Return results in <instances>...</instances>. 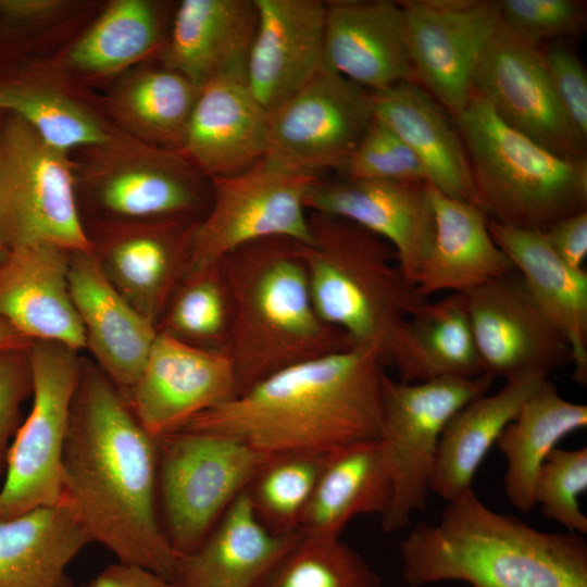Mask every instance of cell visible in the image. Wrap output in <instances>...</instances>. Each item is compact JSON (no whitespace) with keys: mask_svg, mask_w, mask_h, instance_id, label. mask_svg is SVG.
I'll list each match as a JSON object with an SVG mask.
<instances>
[{"mask_svg":"<svg viewBox=\"0 0 587 587\" xmlns=\"http://www.w3.org/2000/svg\"><path fill=\"white\" fill-rule=\"evenodd\" d=\"M159 438L102 373L83 371L62 459L64 500L118 562L171 582L178 555L158 511Z\"/></svg>","mask_w":587,"mask_h":587,"instance_id":"cell-1","label":"cell"},{"mask_svg":"<svg viewBox=\"0 0 587 587\" xmlns=\"http://www.w3.org/2000/svg\"><path fill=\"white\" fill-rule=\"evenodd\" d=\"M386 363L353 346L282 369L182 429L237 437L265 454H327L378 439ZM180 430V429H179Z\"/></svg>","mask_w":587,"mask_h":587,"instance_id":"cell-2","label":"cell"},{"mask_svg":"<svg viewBox=\"0 0 587 587\" xmlns=\"http://www.w3.org/2000/svg\"><path fill=\"white\" fill-rule=\"evenodd\" d=\"M400 554L409 587H587L583 535L541 532L491 510L473 489L448 501L437 523L413 527Z\"/></svg>","mask_w":587,"mask_h":587,"instance_id":"cell-3","label":"cell"},{"mask_svg":"<svg viewBox=\"0 0 587 587\" xmlns=\"http://www.w3.org/2000/svg\"><path fill=\"white\" fill-rule=\"evenodd\" d=\"M304 259L314 305L354 346L375 348L399 380L430 378L410 325L427 301L389 243L339 217L309 212Z\"/></svg>","mask_w":587,"mask_h":587,"instance_id":"cell-4","label":"cell"},{"mask_svg":"<svg viewBox=\"0 0 587 587\" xmlns=\"http://www.w3.org/2000/svg\"><path fill=\"white\" fill-rule=\"evenodd\" d=\"M218 265L230 301L226 353L238 395L282 369L354 346L314 305L304 245L265 238L230 251Z\"/></svg>","mask_w":587,"mask_h":587,"instance_id":"cell-5","label":"cell"},{"mask_svg":"<svg viewBox=\"0 0 587 587\" xmlns=\"http://www.w3.org/2000/svg\"><path fill=\"white\" fill-rule=\"evenodd\" d=\"M451 117L466 150L476 205L488 220L546 232L587 211V159L561 157L511 128L476 92Z\"/></svg>","mask_w":587,"mask_h":587,"instance_id":"cell-6","label":"cell"},{"mask_svg":"<svg viewBox=\"0 0 587 587\" xmlns=\"http://www.w3.org/2000/svg\"><path fill=\"white\" fill-rule=\"evenodd\" d=\"M268 457L224 434L180 429L159 438L163 529L178 557L202 542Z\"/></svg>","mask_w":587,"mask_h":587,"instance_id":"cell-7","label":"cell"},{"mask_svg":"<svg viewBox=\"0 0 587 587\" xmlns=\"http://www.w3.org/2000/svg\"><path fill=\"white\" fill-rule=\"evenodd\" d=\"M0 121V240L12 247L47 242L92 251L77 209L73 165L21 117Z\"/></svg>","mask_w":587,"mask_h":587,"instance_id":"cell-8","label":"cell"},{"mask_svg":"<svg viewBox=\"0 0 587 587\" xmlns=\"http://www.w3.org/2000/svg\"><path fill=\"white\" fill-rule=\"evenodd\" d=\"M492 378L438 376L417 383H383L379 441L392 477V498L380 516L382 529H403L413 513L423 511L440 436L450 419L466 403L488 392Z\"/></svg>","mask_w":587,"mask_h":587,"instance_id":"cell-9","label":"cell"},{"mask_svg":"<svg viewBox=\"0 0 587 587\" xmlns=\"http://www.w3.org/2000/svg\"><path fill=\"white\" fill-rule=\"evenodd\" d=\"M73 349L29 347L32 410L10 444L0 488V522L62 501V459L82 367Z\"/></svg>","mask_w":587,"mask_h":587,"instance_id":"cell-10","label":"cell"},{"mask_svg":"<svg viewBox=\"0 0 587 587\" xmlns=\"http://www.w3.org/2000/svg\"><path fill=\"white\" fill-rule=\"evenodd\" d=\"M320 177L263 158L240 173L211 179L210 204L192 236L189 271L216 265L230 251L265 238L310 245L305 197Z\"/></svg>","mask_w":587,"mask_h":587,"instance_id":"cell-11","label":"cell"},{"mask_svg":"<svg viewBox=\"0 0 587 587\" xmlns=\"http://www.w3.org/2000/svg\"><path fill=\"white\" fill-rule=\"evenodd\" d=\"M374 116L370 90L321 70L268 113L264 158L295 172L341 175Z\"/></svg>","mask_w":587,"mask_h":587,"instance_id":"cell-12","label":"cell"},{"mask_svg":"<svg viewBox=\"0 0 587 587\" xmlns=\"http://www.w3.org/2000/svg\"><path fill=\"white\" fill-rule=\"evenodd\" d=\"M415 82L452 116L473 93L477 63L500 27L496 0H401Z\"/></svg>","mask_w":587,"mask_h":587,"instance_id":"cell-13","label":"cell"},{"mask_svg":"<svg viewBox=\"0 0 587 587\" xmlns=\"http://www.w3.org/2000/svg\"><path fill=\"white\" fill-rule=\"evenodd\" d=\"M499 118L561 157L586 159V142L576 132L553 89L541 47L504 27L485 48L472 80Z\"/></svg>","mask_w":587,"mask_h":587,"instance_id":"cell-14","label":"cell"},{"mask_svg":"<svg viewBox=\"0 0 587 587\" xmlns=\"http://www.w3.org/2000/svg\"><path fill=\"white\" fill-rule=\"evenodd\" d=\"M236 396V376L225 351L159 330L138 379L127 391V403L141 426L160 438Z\"/></svg>","mask_w":587,"mask_h":587,"instance_id":"cell-15","label":"cell"},{"mask_svg":"<svg viewBox=\"0 0 587 587\" xmlns=\"http://www.w3.org/2000/svg\"><path fill=\"white\" fill-rule=\"evenodd\" d=\"M465 296L485 375L549 377L572 362L566 340L534 302L517 271Z\"/></svg>","mask_w":587,"mask_h":587,"instance_id":"cell-16","label":"cell"},{"mask_svg":"<svg viewBox=\"0 0 587 587\" xmlns=\"http://www.w3.org/2000/svg\"><path fill=\"white\" fill-rule=\"evenodd\" d=\"M305 205L309 212L349 221L385 240L415 284L434 236L428 183L320 177L310 187Z\"/></svg>","mask_w":587,"mask_h":587,"instance_id":"cell-17","label":"cell"},{"mask_svg":"<svg viewBox=\"0 0 587 587\" xmlns=\"http://www.w3.org/2000/svg\"><path fill=\"white\" fill-rule=\"evenodd\" d=\"M325 3L322 70L370 90L413 80L404 13L399 1Z\"/></svg>","mask_w":587,"mask_h":587,"instance_id":"cell-18","label":"cell"},{"mask_svg":"<svg viewBox=\"0 0 587 587\" xmlns=\"http://www.w3.org/2000/svg\"><path fill=\"white\" fill-rule=\"evenodd\" d=\"M258 20L246 84L271 113L321 70L325 3L320 0H254Z\"/></svg>","mask_w":587,"mask_h":587,"instance_id":"cell-19","label":"cell"},{"mask_svg":"<svg viewBox=\"0 0 587 587\" xmlns=\"http://www.w3.org/2000/svg\"><path fill=\"white\" fill-rule=\"evenodd\" d=\"M66 250L47 242L12 247L0 258V317L30 340L86 346L68 287Z\"/></svg>","mask_w":587,"mask_h":587,"instance_id":"cell-20","label":"cell"},{"mask_svg":"<svg viewBox=\"0 0 587 587\" xmlns=\"http://www.w3.org/2000/svg\"><path fill=\"white\" fill-rule=\"evenodd\" d=\"M68 287L86 346L112 384L127 392L159 330L118 292L92 251L72 252Z\"/></svg>","mask_w":587,"mask_h":587,"instance_id":"cell-21","label":"cell"},{"mask_svg":"<svg viewBox=\"0 0 587 587\" xmlns=\"http://www.w3.org/2000/svg\"><path fill=\"white\" fill-rule=\"evenodd\" d=\"M267 126L246 80L215 79L199 89L180 152L210 180L235 175L265 157Z\"/></svg>","mask_w":587,"mask_h":587,"instance_id":"cell-22","label":"cell"},{"mask_svg":"<svg viewBox=\"0 0 587 587\" xmlns=\"http://www.w3.org/2000/svg\"><path fill=\"white\" fill-rule=\"evenodd\" d=\"M257 20L254 0H184L162 49L163 65L199 89L215 79L246 80Z\"/></svg>","mask_w":587,"mask_h":587,"instance_id":"cell-23","label":"cell"},{"mask_svg":"<svg viewBox=\"0 0 587 587\" xmlns=\"http://www.w3.org/2000/svg\"><path fill=\"white\" fill-rule=\"evenodd\" d=\"M302 533L274 534L257 517L246 489L202 542L179 555L173 587H259Z\"/></svg>","mask_w":587,"mask_h":587,"instance_id":"cell-24","label":"cell"},{"mask_svg":"<svg viewBox=\"0 0 587 587\" xmlns=\"http://www.w3.org/2000/svg\"><path fill=\"white\" fill-rule=\"evenodd\" d=\"M497 246L521 275L539 310L566 340L574 365L573 379L587 383V272L563 262L545 233L488 220Z\"/></svg>","mask_w":587,"mask_h":587,"instance_id":"cell-25","label":"cell"},{"mask_svg":"<svg viewBox=\"0 0 587 587\" xmlns=\"http://www.w3.org/2000/svg\"><path fill=\"white\" fill-rule=\"evenodd\" d=\"M371 92L375 117L412 150L426 183L449 197L476 204L466 150L444 107L413 80Z\"/></svg>","mask_w":587,"mask_h":587,"instance_id":"cell-26","label":"cell"},{"mask_svg":"<svg viewBox=\"0 0 587 587\" xmlns=\"http://www.w3.org/2000/svg\"><path fill=\"white\" fill-rule=\"evenodd\" d=\"M430 200L434 236L415 279L422 296L465 294L516 271L494 241L488 217L480 208L432 186Z\"/></svg>","mask_w":587,"mask_h":587,"instance_id":"cell-27","label":"cell"},{"mask_svg":"<svg viewBox=\"0 0 587 587\" xmlns=\"http://www.w3.org/2000/svg\"><path fill=\"white\" fill-rule=\"evenodd\" d=\"M99 198L109 211L127 217L192 216L207 211L211 182L180 151L147 143L137 148L136 160L108 168Z\"/></svg>","mask_w":587,"mask_h":587,"instance_id":"cell-28","label":"cell"},{"mask_svg":"<svg viewBox=\"0 0 587 587\" xmlns=\"http://www.w3.org/2000/svg\"><path fill=\"white\" fill-rule=\"evenodd\" d=\"M191 217L157 220L118 237L101 263L118 292L153 323L189 271L192 236L201 216Z\"/></svg>","mask_w":587,"mask_h":587,"instance_id":"cell-29","label":"cell"},{"mask_svg":"<svg viewBox=\"0 0 587 587\" xmlns=\"http://www.w3.org/2000/svg\"><path fill=\"white\" fill-rule=\"evenodd\" d=\"M548 378L535 373L508 378L497 392L485 394L462 407L440 436L430 491L448 502L472 489L476 471L502 430Z\"/></svg>","mask_w":587,"mask_h":587,"instance_id":"cell-30","label":"cell"},{"mask_svg":"<svg viewBox=\"0 0 587 587\" xmlns=\"http://www.w3.org/2000/svg\"><path fill=\"white\" fill-rule=\"evenodd\" d=\"M392 477L379 439L327 454L300 523L305 535L340 537L357 516H382L392 498Z\"/></svg>","mask_w":587,"mask_h":587,"instance_id":"cell-31","label":"cell"},{"mask_svg":"<svg viewBox=\"0 0 587 587\" xmlns=\"http://www.w3.org/2000/svg\"><path fill=\"white\" fill-rule=\"evenodd\" d=\"M92 542L62 500L0 522V587H57L68 563Z\"/></svg>","mask_w":587,"mask_h":587,"instance_id":"cell-32","label":"cell"},{"mask_svg":"<svg viewBox=\"0 0 587 587\" xmlns=\"http://www.w3.org/2000/svg\"><path fill=\"white\" fill-rule=\"evenodd\" d=\"M587 426V407L563 398L549 378L524 402L496 445L507 461L503 489L509 502L528 513L535 508L536 475L566 436Z\"/></svg>","mask_w":587,"mask_h":587,"instance_id":"cell-33","label":"cell"},{"mask_svg":"<svg viewBox=\"0 0 587 587\" xmlns=\"http://www.w3.org/2000/svg\"><path fill=\"white\" fill-rule=\"evenodd\" d=\"M199 88L163 65L130 77L115 100L121 118L148 145L180 151Z\"/></svg>","mask_w":587,"mask_h":587,"instance_id":"cell-34","label":"cell"},{"mask_svg":"<svg viewBox=\"0 0 587 587\" xmlns=\"http://www.w3.org/2000/svg\"><path fill=\"white\" fill-rule=\"evenodd\" d=\"M163 18L146 0H115L74 43L68 60L95 74H111L142 59L163 39Z\"/></svg>","mask_w":587,"mask_h":587,"instance_id":"cell-35","label":"cell"},{"mask_svg":"<svg viewBox=\"0 0 587 587\" xmlns=\"http://www.w3.org/2000/svg\"><path fill=\"white\" fill-rule=\"evenodd\" d=\"M0 112L17 115L46 143L65 153L76 147H102L112 139L77 102L16 70L0 76Z\"/></svg>","mask_w":587,"mask_h":587,"instance_id":"cell-36","label":"cell"},{"mask_svg":"<svg viewBox=\"0 0 587 587\" xmlns=\"http://www.w3.org/2000/svg\"><path fill=\"white\" fill-rule=\"evenodd\" d=\"M327 454H272L261 465L246 492L254 514L268 530L278 535L300 532Z\"/></svg>","mask_w":587,"mask_h":587,"instance_id":"cell-37","label":"cell"},{"mask_svg":"<svg viewBox=\"0 0 587 587\" xmlns=\"http://www.w3.org/2000/svg\"><path fill=\"white\" fill-rule=\"evenodd\" d=\"M410 325L430 378L484 374L465 294L451 292L435 302L427 300L412 315Z\"/></svg>","mask_w":587,"mask_h":587,"instance_id":"cell-38","label":"cell"},{"mask_svg":"<svg viewBox=\"0 0 587 587\" xmlns=\"http://www.w3.org/2000/svg\"><path fill=\"white\" fill-rule=\"evenodd\" d=\"M379 573L340 537L302 534L259 587H383Z\"/></svg>","mask_w":587,"mask_h":587,"instance_id":"cell-39","label":"cell"},{"mask_svg":"<svg viewBox=\"0 0 587 587\" xmlns=\"http://www.w3.org/2000/svg\"><path fill=\"white\" fill-rule=\"evenodd\" d=\"M180 284L166 307L162 332L226 352L232 310L220 265L190 270Z\"/></svg>","mask_w":587,"mask_h":587,"instance_id":"cell-40","label":"cell"},{"mask_svg":"<svg viewBox=\"0 0 587 587\" xmlns=\"http://www.w3.org/2000/svg\"><path fill=\"white\" fill-rule=\"evenodd\" d=\"M587 489V448L553 449L535 479L534 500L541 513L569 533L587 534L579 496Z\"/></svg>","mask_w":587,"mask_h":587,"instance_id":"cell-41","label":"cell"},{"mask_svg":"<svg viewBox=\"0 0 587 587\" xmlns=\"http://www.w3.org/2000/svg\"><path fill=\"white\" fill-rule=\"evenodd\" d=\"M496 3L501 26L538 47L577 34L586 23L585 2L578 0H496Z\"/></svg>","mask_w":587,"mask_h":587,"instance_id":"cell-42","label":"cell"},{"mask_svg":"<svg viewBox=\"0 0 587 587\" xmlns=\"http://www.w3.org/2000/svg\"><path fill=\"white\" fill-rule=\"evenodd\" d=\"M341 177L426 183L424 170L412 150L375 116Z\"/></svg>","mask_w":587,"mask_h":587,"instance_id":"cell-43","label":"cell"},{"mask_svg":"<svg viewBox=\"0 0 587 587\" xmlns=\"http://www.w3.org/2000/svg\"><path fill=\"white\" fill-rule=\"evenodd\" d=\"M557 97L578 135L587 141V75L574 51L552 42L541 48Z\"/></svg>","mask_w":587,"mask_h":587,"instance_id":"cell-44","label":"cell"},{"mask_svg":"<svg viewBox=\"0 0 587 587\" xmlns=\"http://www.w3.org/2000/svg\"><path fill=\"white\" fill-rule=\"evenodd\" d=\"M28 350L0 352V476L4 474L10 439L22 401L33 390Z\"/></svg>","mask_w":587,"mask_h":587,"instance_id":"cell-45","label":"cell"},{"mask_svg":"<svg viewBox=\"0 0 587 587\" xmlns=\"http://www.w3.org/2000/svg\"><path fill=\"white\" fill-rule=\"evenodd\" d=\"M544 233L563 262L576 270L584 268L587 258V211L565 216Z\"/></svg>","mask_w":587,"mask_h":587,"instance_id":"cell-46","label":"cell"},{"mask_svg":"<svg viewBox=\"0 0 587 587\" xmlns=\"http://www.w3.org/2000/svg\"><path fill=\"white\" fill-rule=\"evenodd\" d=\"M66 7L62 0H0V17L18 32L47 21Z\"/></svg>","mask_w":587,"mask_h":587,"instance_id":"cell-47","label":"cell"},{"mask_svg":"<svg viewBox=\"0 0 587 587\" xmlns=\"http://www.w3.org/2000/svg\"><path fill=\"white\" fill-rule=\"evenodd\" d=\"M86 587H173V585L142 566L117 562L101 571Z\"/></svg>","mask_w":587,"mask_h":587,"instance_id":"cell-48","label":"cell"},{"mask_svg":"<svg viewBox=\"0 0 587 587\" xmlns=\"http://www.w3.org/2000/svg\"><path fill=\"white\" fill-rule=\"evenodd\" d=\"M33 344V340L23 336L9 322L0 317V352L28 350Z\"/></svg>","mask_w":587,"mask_h":587,"instance_id":"cell-49","label":"cell"},{"mask_svg":"<svg viewBox=\"0 0 587 587\" xmlns=\"http://www.w3.org/2000/svg\"><path fill=\"white\" fill-rule=\"evenodd\" d=\"M57 587H73V585L70 578L65 575Z\"/></svg>","mask_w":587,"mask_h":587,"instance_id":"cell-50","label":"cell"},{"mask_svg":"<svg viewBox=\"0 0 587 587\" xmlns=\"http://www.w3.org/2000/svg\"><path fill=\"white\" fill-rule=\"evenodd\" d=\"M3 255V249H2V245H1V240H0V258Z\"/></svg>","mask_w":587,"mask_h":587,"instance_id":"cell-51","label":"cell"}]
</instances>
